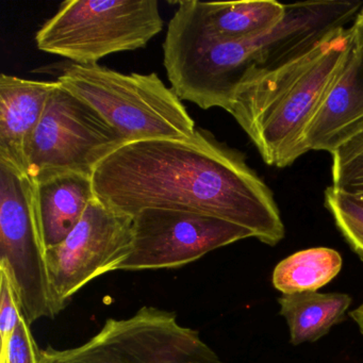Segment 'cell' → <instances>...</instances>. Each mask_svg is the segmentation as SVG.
Masks as SVG:
<instances>
[{
  "label": "cell",
  "mask_w": 363,
  "mask_h": 363,
  "mask_svg": "<svg viewBox=\"0 0 363 363\" xmlns=\"http://www.w3.org/2000/svg\"><path fill=\"white\" fill-rule=\"evenodd\" d=\"M92 180L96 199L118 213L159 208L214 216L269 246L286 235L271 189L241 152L205 129L186 141L125 144L99 163Z\"/></svg>",
  "instance_id": "cell-1"
},
{
  "label": "cell",
  "mask_w": 363,
  "mask_h": 363,
  "mask_svg": "<svg viewBox=\"0 0 363 363\" xmlns=\"http://www.w3.org/2000/svg\"><path fill=\"white\" fill-rule=\"evenodd\" d=\"M362 4L305 1L286 5L275 28L240 41H218L184 23L169 44V77L179 96L203 110H227L246 80L288 62L329 31L354 21Z\"/></svg>",
  "instance_id": "cell-2"
},
{
  "label": "cell",
  "mask_w": 363,
  "mask_h": 363,
  "mask_svg": "<svg viewBox=\"0 0 363 363\" xmlns=\"http://www.w3.org/2000/svg\"><path fill=\"white\" fill-rule=\"evenodd\" d=\"M354 46L339 27L280 67L244 82L228 109L267 165L286 167L307 154L305 133Z\"/></svg>",
  "instance_id": "cell-3"
},
{
  "label": "cell",
  "mask_w": 363,
  "mask_h": 363,
  "mask_svg": "<svg viewBox=\"0 0 363 363\" xmlns=\"http://www.w3.org/2000/svg\"><path fill=\"white\" fill-rule=\"evenodd\" d=\"M56 82L96 110L125 144L192 139L196 127L173 89L156 73L123 74L97 65H52Z\"/></svg>",
  "instance_id": "cell-4"
},
{
  "label": "cell",
  "mask_w": 363,
  "mask_h": 363,
  "mask_svg": "<svg viewBox=\"0 0 363 363\" xmlns=\"http://www.w3.org/2000/svg\"><path fill=\"white\" fill-rule=\"evenodd\" d=\"M156 0H69L35 35L38 48L77 65L145 48L162 30Z\"/></svg>",
  "instance_id": "cell-5"
},
{
  "label": "cell",
  "mask_w": 363,
  "mask_h": 363,
  "mask_svg": "<svg viewBox=\"0 0 363 363\" xmlns=\"http://www.w3.org/2000/svg\"><path fill=\"white\" fill-rule=\"evenodd\" d=\"M42 363H224L199 333L160 308L108 318L90 340L67 350H41Z\"/></svg>",
  "instance_id": "cell-6"
},
{
  "label": "cell",
  "mask_w": 363,
  "mask_h": 363,
  "mask_svg": "<svg viewBox=\"0 0 363 363\" xmlns=\"http://www.w3.org/2000/svg\"><path fill=\"white\" fill-rule=\"evenodd\" d=\"M123 145L120 133L96 110L57 82L27 148L26 176L35 184L69 173L92 177Z\"/></svg>",
  "instance_id": "cell-7"
},
{
  "label": "cell",
  "mask_w": 363,
  "mask_h": 363,
  "mask_svg": "<svg viewBox=\"0 0 363 363\" xmlns=\"http://www.w3.org/2000/svg\"><path fill=\"white\" fill-rule=\"evenodd\" d=\"M35 184L0 162V271L7 275L29 325L55 318Z\"/></svg>",
  "instance_id": "cell-8"
},
{
  "label": "cell",
  "mask_w": 363,
  "mask_h": 363,
  "mask_svg": "<svg viewBox=\"0 0 363 363\" xmlns=\"http://www.w3.org/2000/svg\"><path fill=\"white\" fill-rule=\"evenodd\" d=\"M133 250V216L95 199L65 241L46 250L55 315L89 282L120 271Z\"/></svg>",
  "instance_id": "cell-9"
},
{
  "label": "cell",
  "mask_w": 363,
  "mask_h": 363,
  "mask_svg": "<svg viewBox=\"0 0 363 363\" xmlns=\"http://www.w3.org/2000/svg\"><path fill=\"white\" fill-rule=\"evenodd\" d=\"M133 230V252L120 271L177 269L254 238L247 229L214 216L159 208L135 213Z\"/></svg>",
  "instance_id": "cell-10"
},
{
  "label": "cell",
  "mask_w": 363,
  "mask_h": 363,
  "mask_svg": "<svg viewBox=\"0 0 363 363\" xmlns=\"http://www.w3.org/2000/svg\"><path fill=\"white\" fill-rule=\"evenodd\" d=\"M363 130V52L350 56L305 133L308 152H333Z\"/></svg>",
  "instance_id": "cell-11"
},
{
  "label": "cell",
  "mask_w": 363,
  "mask_h": 363,
  "mask_svg": "<svg viewBox=\"0 0 363 363\" xmlns=\"http://www.w3.org/2000/svg\"><path fill=\"white\" fill-rule=\"evenodd\" d=\"M56 82L0 76V162L26 175V152Z\"/></svg>",
  "instance_id": "cell-12"
},
{
  "label": "cell",
  "mask_w": 363,
  "mask_h": 363,
  "mask_svg": "<svg viewBox=\"0 0 363 363\" xmlns=\"http://www.w3.org/2000/svg\"><path fill=\"white\" fill-rule=\"evenodd\" d=\"M178 5L203 33L218 41H240L263 35L277 27L286 16V5L273 0L233 3L186 0Z\"/></svg>",
  "instance_id": "cell-13"
},
{
  "label": "cell",
  "mask_w": 363,
  "mask_h": 363,
  "mask_svg": "<svg viewBox=\"0 0 363 363\" xmlns=\"http://www.w3.org/2000/svg\"><path fill=\"white\" fill-rule=\"evenodd\" d=\"M35 190L38 223L45 250L65 241L96 199L92 177L84 174L55 176L35 184Z\"/></svg>",
  "instance_id": "cell-14"
},
{
  "label": "cell",
  "mask_w": 363,
  "mask_h": 363,
  "mask_svg": "<svg viewBox=\"0 0 363 363\" xmlns=\"http://www.w3.org/2000/svg\"><path fill=\"white\" fill-rule=\"evenodd\" d=\"M279 314L286 320L292 345L322 339L345 318L352 298L346 293L301 292L278 297Z\"/></svg>",
  "instance_id": "cell-15"
},
{
  "label": "cell",
  "mask_w": 363,
  "mask_h": 363,
  "mask_svg": "<svg viewBox=\"0 0 363 363\" xmlns=\"http://www.w3.org/2000/svg\"><path fill=\"white\" fill-rule=\"evenodd\" d=\"M342 265L343 260L337 250L308 248L280 261L274 269L272 282L282 294L316 292L339 275Z\"/></svg>",
  "instance_id": "cell-16"
},
{
  "label": "cell",
  "mask_w": 363,
  "mask_h": 363,
  "mask_svg": "<svg viewBox=\"0 0 363 363\" xmlns=\"http://www.w3.org/2000/svg\"><path fill=\"white\" fill-rule=\"evenodd\" d=\"M325 207L346 243L363 261V199L328 186L325 191Z\"/></svg>",
  "instance_id": "cell-17"
},
{
  "label": "cell",
  "mask_w": 363,
  "mask_h": 363,
  "mask_svg": "<svg viewBox=\"0 0 363 363\" xmlns=\"http://www.w3.org/2000/svg\"><path fill=\"white\" fill-rule=\"evenodd\" d=\"M333 188L363 199V130L331 154Z\"/></svg>",
  "instance_id": "cell-18"
},
{
  "label": "cell",
  "mask_w": 363,
  "mask_h": 363,
  "mask_svg": "<svg viewBox=\"0 0 363 363\" xmlns=\"http://www.w3.org/2000/svg\"><path fill=\"white\" fill-rule=\"evenodd\" d=\"M0 363H42L41 350L24 318L21 320L11 340L0 350Z\"/></svg>",
  "instance_id": "cell-19"
},
{
  "label": "cell",
  "mask_w": 363,
  "mask_h": 363,
  "mask_svg": "<svg viewBox=\"0 0 363 363\" xmlns=\"http://www.w3.org/2000/svg\"><path fill=\"white\" fill-rule=\"evenodd\" d=\"M23 315L16 293L7 275L0 271V337L1 347L7 345Z\"/></svg>",
  "instance_id": "cell-20"
},
{
  "label": "cell",
  "mask_w": 363,
  "mask_h": 363,
  "mask_svg": "<svg viewBox=\"0 0 363 363\" xmlns=\"http://www.w3.org/2000/svg\"><path fill=\"white\" fill-rule=\"evenodd\" d=\"M350 27H352L354 45L363 52V7L357 13L356 18L352 21V25Z\"/></svg>",
  "instance_id": "cell-21"
},
{
  "label": "cell",
  "mask_w": 363,
  "mask_h": 363,
  "mask_svg": "<svg viewBox=\"0 0 363 363\" xmlns=\"http://www.w3.org/2000/svg\"><path fill=\"white\" fill-rule=\"evenodd\" d=\"M350 316L352 318L357 326H358L359 331L363 335V303L350 312Z\"/></svg>",
  "instance_id": "cell-22"
}]
</instances>
